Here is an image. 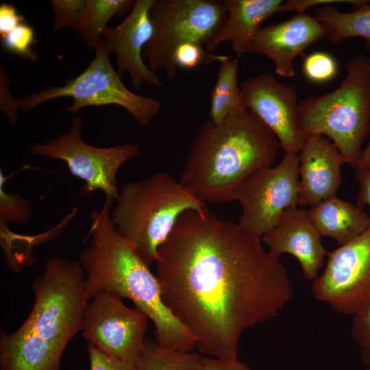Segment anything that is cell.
<instances>
[{
	"label": "cell",
	"instance_id": "21",
	"mask_svg": "<svg viewBox=\"0 0 370 370\" xmlns=\"http://www.w3.org/2000/svg\"><path fill=\"white\" fill-rule=\"evenodd\" d=\"M356 9L343 12L325 5L315 11V17L330 28V40L339 43L345 39L360 37L365 40V47L370 49V1H358Z\"/></svg>",
	"mask_w": 370,
	"mask_h": 370
},
{
	"label": "cell",
	"instance_id": "14",
	"mask_svg": "<svg viewBox=\"0 0 370 370\" xmlns=\"http://www.w3.org/2000/svg\"><path fill=\"white\" fill-rule=\"evenodd\" d=\"M154 1L136 0L125 19L114 27H107L102 35L108 52L115 55L118 75L122 78L127 73L136 90H140L143 83L156 87L163 85L143 57V48L153 32L149 12Z\"/></svg>",
	"mask_w": 370,
	"mask_h": 370
},
{
	"label": "cell",
	"instance_id": "24",
	"mask_svg": "<svg viewBox=\"0 0 370 370\" xmlns=\"http://www.w3.org/2000/svg\"><path fill=\"white\" fill-rule=\"evenodd\" d=\"M201 357L162 347L145 338L144 349L136 367V370H202Z\"/></svg>",
	"mask_w": 370,
	"mask_h": 370
},
{
	"label": "cell",
	"instance_id": "37",
	"mask_svg": "<svg viewBox=\"0 0 370 370\" xmlns=\"http://www.w3.org/2000/svg\"><path fill=\"white\" fill-rule=\"evenodd\" d=\"M369 169H370V139L366 148L362 151L358 165L355 169L367 170Z\"/></svg>",
	"mask_w": 370,
	"mask_h": 370
},
{
	"label": "cell",
	"instance_id": "19",
	"mask_svg": "<svg viewBox=\"0 0 370 370\" xmlns=\"http://www.w3.org/2000/svg\"><path fill=\"white\" fill-rule=\"evenodd\" d=\"M308 213L320 235L334 239L339 246L352 241L370 226L368 214L336 195L310 208Z\"/></svg>",
	"mask_w": 370,
	"mask_h": 370
},
{
	"label": "cell",
	"instance_id": "12",
	"mask_svg": "<svg viewBox=\"0 0 370 370\" xmlns=\"http://www.w3.org/2000/svg\"><path fill=\"white\" fill-rule=\"evenodd\" d=\"M327 256L323 271L313 280L312 293L338 312L354 314L370 299V226Z\"/></svg>",
	"mask_w": 370,
	"mask_h": 370
},
{
	"label": "cell",
	"instance_id": "4",
	"mask_svg": "<svg viewBox=\"0 0 370 370\" xmlns=\"http://www.w3.org/2000/svg\"><path fill=\"white\" fill-rule=\"evenodd\" d=\"M206 207L179 180L160 172L124 184L110 217L119 234L150 267L180 216Z\"/></svg>",
	"mask_w": 370,
	"mask_h": 370
},
{
	"label": "cell",
	"instance_id": "27",
	"mask_svg": "<svg viewBox=\"0 0 370 370\" xmlns=\"http://www.w3.org/2000/svg\"><path fill=\"white\" fill-rule=\"evenodd\" d=\"M229 56L210 53L201 44L188 42L180 45L176 48L173 60L177 69L191 70L201 65L219 63Z\"/></svg>",
	"mask_w": 370,
	"mask_h": 370
},
{
	"label": "cell",
	"instance_id": "26",
	"mask_svg": "<svg viewBox=\"0 0 370 370\" xmlns=\"http://www.w3.org/2000/svg\"><path fill=\"white\" fill-rule=\"evenodd\" d=\"M37 42L34 29L25 22L1 37L2 47L5 51L32 62L39 59L33 48Z\"/></svg>",
	"mask_w": 370,
	"mask_h": 370
},
{
	"label": "cell",
	"instance_id": "32",
	"mask_svg": "<svg viewBox=\"0 0 370 370\" xmlns=\"http://www.w3.org/2000/svg\"><path fill=\"white\" fill-rule=\"evenodd\" d=\"M0 109L9 120L11 125L17 122V112L19 110V101L15 99L9 89L10 79L7 73L0 69Z\"/></svg>",
	"mask_w": 370,
	"mask_h": 370
},
{
	"label": "cell",
	"instance_id": "2",
	"mask_svg": "<svg viewBox=\"0 0 370 370\" xmlns=\"http://www.w3.org/2000/svg\"><path fill=\"white\" fill-rule=\"evenodd\" d=\"M112 204L105 201L90 212V245L79 254L88 300L101 291L130 299L153 323L158 344L190 352L197 347L195 337L164 303L157 276L118 232L110 217Z\"/></svg>",
	"mask_w": 370,
	"mask_h": 370
},
{
	"label": "cell",
	"instance_id": "3",
	"mask_svg": "<svg viewBox=\"0 0 370 370\" xmlns=\"http://www.w3.org/2000/svg\"><path fill=\"white\" fill-rule=\"evenodd\" d=\"M275 135L243 107L222 122L208 119L196 134L179 181L206 204L234 201L253 173L271 166L280 148Z\"/></svg>",
	"mask_w": 370,
	"mask_h": 370
},
{
	"label": "cell",
	"instance_id": "7",
	"mask_svg": "<svg viewBox=\"0 0 370 370\" xmlns=\"http://www.w3.org/2000/svg\"><path fill=\"white\" fill-rule=\"evenodd\" d=\"M149 15L153 32L143 57L151 71L162 70L171 82L177 73L176 48L188 42L206 46L227 17L224 2L217 0H155Z\"/></svg>",
	"mask_w": 370,
	"mask_h": 370
},
{
	"label": "cell",
	"instance_id": "23",
	"mask_svg": "<svg viewBox=\"0 0 370 370\" xmlns=\"http://www.w3.org/2000/svg\"><path fill=\"white\" fill-rule=\"evenodd\" d=\"M238 60L233 56L219 62L217 77L210 92L209 116L216 123L244 107L241 86L238 84Z\"/></svg>",
	"mask_w": 370,
	"mask_h": 370
},
{
	"label": "cell",
	"instance_id": "1",
	"mask_svg": "<svg viewBox=\"0 0 370 370\" xmlns=\"http://www.w3.org/2000/svg\"><path fill=\"white\" fill-rule=\"evenodd\" d=\"M262 244L206 207L182 213L158 247L163 301L201 353L238 358L242 333L276 317L292 298L280 257Z\"/></svg>",
	"mask_w": 370,
	"mask_h": 370
},
{
	"label": "cell",
	"instance_id": "8",
	"mask_svg": "<svg viewBox=\"0 0 370 370\" xmlns=\"http://www.w3.org/2000/svg\"><path fill=\"white\" fill-rule=\"evenodd\" d=\"M95 51L93 59L80 74L62 86H51L24 96L19 100V110L27 112L51 99L71 97L72 104L66 108L69 113L75 114L89 106L117 105L138 125H149L160 112V101L138 95L124 85L111 64L103 40Z\"/></svg>",
	"mask_w": 370,
	"mask_h": 370
},
{
	"label": "cell",
	"instance_id": "5",
	"mask_svg": "<svg viewBox=\"0 0 370 370\" xmlns=\"http://www.w3.org/2000/svg\"><path fill=\"white\" fill-rule=\"evenodd\" d=\"M299 119L305 138L327 136L347 164L356 169L370 134V56L350 58L338 88L300 102Z\"/></svg>",
	"mask_w": 370,
	"mask_h": 370
},
{
	"label": "cell",
	"instance_id": "33",
	"mask_svg": "<svg viewBox=\"0 0 370 370\" xmlns=\"http://www.w3.org/2000/svg\"><path fill=\"white\" fill-rule=\"evenodd\" d=\"M25 23L24 16L11 3L0 5V37L3 36L21 24Z\"/></svg>",
	"mask_w": 370,
	"mask_h": 370
},
{
	"label": "cell",
	"instance_id": "9",
	"mask_svg": "<svg viewBox=\"0 0 370 370\" xmlns=\"http://www.w3.org/2000/svg\"><path fill=\"white\" fill-rule=\"evenodd\" d=\"M82 119H73L69 131L44 143L30 145L29 152L37 156L62 160L71 175L84 181L82 195L101 190L106 201L112 203L119 197L116 174L128 160L138 156L140 149L137 144H119L109 147H97L85 143L82 136Z\"/></svg>",
	"mask_w": 370,
	"mask_h": 370
},
{
	"label": "cell",
	"instance_id": "10",
	"mask_svg": "<svg viewBox=\"0 0 370 370\" xmlns=\"http://www.w3.org/2000/svg\"><path fill=\"white\" fill-rule=\"evenodd\" d=\"M299 183L298 154L285 153L276 166L253 173L234 196V201L242 206L238 225L249 234L261 238L287 209L298 205Z\"/></svg>",
	"mask_w": 370,
	"mask_h": 370
},
{
	"label": "cell",
	"instance_id": "16",
	"mask_svg": "<svg viewBox=\"0 0 370 370\" xmlns=\"http://www.w3.org/2000/svg\"><path fill=\"white\" fill-rule=\"evenodd\" d=\"M321 237L310 218L308 210L294 206L287 209L277 225L261 236V241L278 256L282 254L294 256L304 278L314 280L319 275L328 254Z\"/></svg>",
	"mask_w": 370,
	"mask_h": 370
},
{
	"label": "cell",
	"instance_id": "6",
	"mask_svg": "<svg viewBox=\"0 0 370 370\" xmlns=\"http://www.w3.org/2000/svg\"><path fill=\"white\" fill-rule=\"evenodd\" d=\"M31 287L34 304L17 331L36 336L64 353L83 327L88 301L84 269L77 261L50 256Z\"/></svg>",
	"mask_w": 370,
	"mask_h": 370
},
{
	"label": "cell",
	"instance_id": "29",
	"mask_svg": "<svg viewBox=\"0 0 370 370\" xmlns=\"http://www.w3.org/2000/svg\"><path fill=\"white\" fill-rule=\"evenodd\" d=\"M353 315L352 336L362 360L370 366V299Z\"/></svg>",
	"mask_w": 370,
	"mask_h": 370
},
{
	"label": "cell",
	"instance_id": "35",
	"mask_svg": "<svg viewBox=\"0 0 370 370\" xmlns=\"http://www.w3.org/2000/svg\"><path fill=\"white\" fill-rule=\"evenodd\" d=\"M342 2H348L350 3H354V5L358 2V1H344V0H290L284 1L282 4L280 12H288V11H295L296 12H306V9L316 6L318 5H328L332 3H342Z\"/></svg>",
	"mask_w": 370,
	"mask_h": 370
},
{
	"label": "cell",
	"instance_id": "25",
	"mask_svg": "<svg viewBox=\"0 0 370 370\" xmlns=\"http://www.w3.org/2000/svg\"><path fill=\"white\" fill-rule=\"evenodd\" d=\"M5 176L0 173V225L9 223L25 224L32 218L31 202L15 192L6 193L4 189Z\"/></svg>",
	"mask_w": 370,
	"mask_h": 370
},
{
	"label": "cell",
	"instance_id": "31",
	"mask_svg": "<svg viewBox=\"0 0 370 370\" xmlns=\"http://www.w3.org/2000/svg\"><path fill=\"white\" fill-rule=\"evenodd\" d=\"M87 348L90 370H136V365L108 356L91 344Z\"/></svg>",
	"mask_w": 370,
	"mask_h": 370
},
{
	"label": "cell",
	"instance_id": "38",
	"mask_svg": "<svg viewBox=\"0 0 370 370\" xmlns=\"http://www.w3.org/2000/svg\"><path fill=\"white\" fill-rule=\"evenodd\" d=\"M366 370H370V369H366Z\"/></svg>",
	"mask_w": 370,
	"mask_h": 370
},
{
	"label": "cell",
	"instance_id": "28",
	"mask_svg": "<svg viewBox=\"0 0 370 370\" xmlns=\"http://www.w3.org/2000/svg\"><path fill=\"white\" fill-rule=\"evenodd\" d=\"M305 75L314 82H325L332 79L337 73V64L330 54L315 51L307 56L304 61Z\"/></svg>",
	"mask_w": 370,
	"mask_h": 370
},
{
	"label": "cell",
	"instance_id": "36",
	"mask_svg": "<svg viewBox=\"0 0 370 370\" xmlns=\"http://www.w3.org/2000/svg\"><path fill=\"white\" fill-rule=\"evenodd\" d=\"M355 175L359 184L356 205L361 208L366 206H370V169H355Z\"/></svg>",
	"mask_w": 370,
	"mask_h": 370
},
{
	"label": "cell",
	"instance_id": "20",
	"mask_svg": "<svg viewBox=\"0 0 370 370\" xmlns=\"http://www.w3.org/2000/svg\"><path fill=\"white\" fill-rule=\"evenodd\" d=\"M63 352L49 343L16 330L0 337V370H60Z\"/></svg>",
	"mask_w": 370,
	"mask_h": 370
},
{
	"label": "cell",
	"instance_id": "18",
	"mask_svg": "<svg viewBox=\"0 0 370 370\" xmlns=\"http://www.w3.org/2000/svg\"><path fill=\"white\" fill-rule=\"evenodd\" d=\"M227 19L215 36L206 45L213 53L220 45L230 42L239 56L251 53L255 35L260 24L280 12L282 0H225Z\"/></svg>",
	"mask_w": 370,
	"mask_h": 370
},
{
	"label": "cell",
	"instance_id": "22",
	"mask_svg": "<svg viewBox=\"0 0 370 370\" xmlns=\"http://www.w3.org/2000/svg\"><path fill=\"white\" fill-rule=\"evenodd\" d=\"M133 0H86L82 14L74 27V32L90 49H95L102 41L107 24L115 16L132 9Z\"/></svg>",
	"mask_w": 370,
	"mask_h": 370
},
{
	"label": "cell",
	"instance_id": "13",
	"mask_svg": "<svg viewBox=\"0 0 370 370\" xmlns=\"http://www.w3.org/2000/svg\"><path fill=\"white\" fill-rule=\"evenodd\" d=\"M243 104L277 137L285 153L298 154L306 140L299 119L298 95L294 84L263 73L241 86Z\"/></svg>",
	"mask_w": 370,
	"mask_h": 370
},
{
	"label": "cell",
	"instance_id": "11",
	"mask_svg": "<svg viewBox=\"0 0 370 370\" xmlns=\"http://www.w3.org/2000/svg\"><path fill=\"white\" fill-rule=\"evenodd\" d=\"M148 319L137 308L124 304L121 297L101 291L86 304L82 334L104 354L136 365L144 349Z\"/></svg>",
	"mask_w": 370,
	"mask_h": 370
},
{
	"label": "cell",
	"instance_id": "15",
	"mask_svg": "<svg viewBox=\"0 0 370 370\" xmlns=\"http://www.w3.org/2000/svg\"><path fill=\"white\" fill-rule=\"evenodd\" d=\"M330 28L306 12H296L286 21L260 27L254 37L251 53L269 58L275 73L283 77L295 75V58L317 40L329 37Z\"/></svg>",
	"mask_w": 370,
	"mask_h": 370
},
{
	"label": "cell",
	"instance_id": "17",
	"mask_svg": "<svg viewBox=\"0 0 370 370\" xmlns=\"http://www.w3.org/2000/svg\"><path fill=\"white\" fill-rule=\"evenodd\" d=\"M299 153L298 205L312 208L336 195L342 180L341 169L347 162L322 135L307 136Z\"/></svg>",
	"mask_w": 370,
	"mask_h": 370
},
{
	"label": "cell",
	"instance_id": "34",
	"mask_svg": "<svg viewBox=\"0 0 370 370\" xmlns=\"http://www.w3.org/2000/svg\"><path fill=\"white\" fill-rule=\"evenodd\" d=\"M202 370H251L238 358H219L210 356L201 357Z\"/></svg>",
	"mask_w": 370,
	"mask_h": 370
},
{
	"label": "cell",
	"instance_id": "30",
	"mask_svg": "<svg viewBox=\"0 0 370 370\" xmlns=\"http://www.w3.org/2000/svg\"><path fill=\"white\" fill-rule=\"evenodd\" d=\"M54 14L53 29L73 27L77 24L85 6L86 0H52Z\"/></svg>",
	"mask_w": 370,
	"mask_h": 370
}]
</instances>
